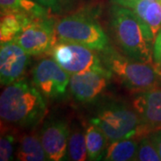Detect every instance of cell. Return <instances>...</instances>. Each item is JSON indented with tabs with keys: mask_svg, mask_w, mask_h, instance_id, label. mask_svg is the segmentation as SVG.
Segmentation results:
<instances>
[{
	"mask_svg": "<svg viewBox=\"0 0 161 161\" xmlns=\"http://www.w3.org/2000/svg\"><path fill=\"white\" fill-rule=\"evenodd\" d=\"M125 7L135 14L156 38L161 30V0H134Z\"/></svg>",
	"mask_w": 161,
	"mask_h": 161,
	"instance_id": "obj_13",
	"label": "cell"
},
{
	"mask_svg": "<svg viewBox=\"0 0 161 161\" xmlns=\"http://www.w3.org/2000/svg\"><path fill=\"white\" fill-rule=\"evenodd\" d=\"M56 37V23L46 16L35 18L14 40L29 55L37 56L50 50Z\"/></svg>",
	"mask_w": 161,
	"mask_h": 161,
	"instance_id": "obj_8",
	"label": "cell"
},
{
	"mask_svg": "<svg viewBox=\"0 0 161 161\" xmlns=\"http://www.w3.org/2000/svg\"><path fill=\"white\" fill-rule=\"evenodd\" d=\"M91 123L106 134L108 142L132 138L146 128L137 112L125 104H104L91 118Z\"/></svg>",
	"mask_w": 161,
	"mask_h": 161,
	"instance_id": "obj_4",
	"label": "cell"
},
{
	"mask_svg": "<svg viewBox=\"0 0 161 161\" xmlns=\"http://www.w3.org/2000/svg\"><path fill=\"white\" fill-rule=\"evenodd\" d=\"M30 56L14 40L2 42L0 47V82L9 85L18 80L30 64Z\"/></svg>",
	"mask_w": 161,
	"mask_h": 161,
	"instance_id": "obj_9",
	"label": "cell"
},
{
	"mask_svg": "<svg viewBox=\"0 0 161 161\" xmlns=\"http://www.w3.org/2000/svg\"><path fill=\"white\" fill-rule=\"evenodd\" d=\"M153 144L155 145L156 149L158 150L159 157L161 158V128L156 129L149 135Z\"/></svg>",
	"mask_w": 161,
	"mask_h": 161,
	"instance_id": "obj_24",
	"label": "cell"
},
{
	"mask_svg": "<svg viewBox=\"0 0 161 161\" xmlns=\"http://www.w3.org/2000/svg\"><path fill=\"white\" fill-rule=\"evenodd\" d=\"M153 59L158 66L161 67V30L156 36L153 46Z\"/></svg>",
	"mask_w": 161,
	"mask_h": 161,
	"instance_id": "obj_23",
	"label": "cell"
},
{
	"mask_svg": "<svg viewBox=\"0 0 161 161\" xmlns=\"http://www.w3.org/2000/svg\"><path fill=\"white\" fill-rule=\"evenodd\" d=\"M132 107L146 128H161V88L142 91L134 98Z\"/></svg>",
	"mask_w": 161,
	"mask_h": 161,
	"instance_id": "obj_12",
	"label": "cell"
},
{
	"mask_svg": "<svg viewBox=\"0 0 161 161\" xmlns=\"http://www.w3.org/2000/svg\"><path fill=\"white\" fill-rule=\"evenodd\" d=\"M88 159L101 160L108 147V138L97 125L91 123L85 131Z\"/></svg>",
	"mask_w": 161,
	"mask_h": 161,
	"instance_id": "obj_16",
	"label": "cell"
},
{
	"mask_svg": "<svg viewBox=\"0 0 161 161\" xmlns=\"http://www.w3.org/2000/svg\"><path fill=\"white\" fill-rule=\"evenodd\" d=\"M112 75L93 71L72 75L69 84L71 93L80 103H92L108 88Z\"/></svg>",
	"mask_w": 161,
	"mask_h": 161,
	"instance_id": "obj_10",
	"label": "cell"
},
{
	"mask_svg": "<svg viewBox=\"0 0 161 161\" xmlns=\"http://www.w3.org/2000/svg\"><path fill=\"white\" fill-rule=\"evenodd\" d=\"M68 156L75 161H84L88 158L85 133L80 130H74L68 141Z\"/></svg>",
	"mask_w": 161,
	"mask_h": 161,
	"instance_id": "obj_19",
	"label": "cell"
},
{
	"mask_svg": "<svg viewBox=\"0 0 161 161\" xmlns=\"http://www.w3.org/2000/svg\"><path fill=\"white\" fill-rule=\"evenodd\" d=\"M18 160L44 161L48 160L40 138L36 135H25L21 140L16 154Z\"/></svg>",
	"mask_w": 161,
	"mask_h": 161,
	"instance_id": "obj_17",
	"label": "cell"
},
{
	"mask_svg": "<svg viewBox=\"0 0 161 161\" xmlns=\"http://www.w3.org/2000/svg\"><path fill=\"white\" fill-rule=\"evenodd\" d=\"M101 57L104 65L132 91L155 88L161 79L160 67L125 58L109 47L101 51Z\"/></svg>",
	"mask_w": 161,
	"mask_h": 161,
	"instance_id": "obj_3",
	"label": "cell"
},
{
	"mask_svg": "<svg viewBox=\"0 0 161 161\" xmlns=\"http://www.w3.org/2000/svg\"><path fill=\"white\" fill-rule=\"evenodd\" d=\"M40 5L55 13H61L67 9L72 0H35Z\"/></svg>",
	"mask_w": 161,
	"mask_h": 161,
	"instance_id": "obj_22",
	"label": "cell"
},
{
	"mask_svg": "<svg viewBox=\"0 0 161 161\" xmlns=\"http://www.w3.org/2000/svg\"><path fill=\"white\" fill-rule=\"evenodd\" d=\"M71 75L54 59H43L36 64L32 72L34 86L47 98H61L65 95Z\"/></svg>",
	"mask_w": 161,
	"mask_h": 161,
	"instance_id": "obj_7",
	"label": "cell"
},
{
	"mask_svg": "<svg viewBox=\"0 0 161 161\" xmlns=\"http://www.w3.org/2000/svg\"><path fill=\"white\" fill-rule=\"evenodd\" d=\"M35 18L38 17H34L21 12H1V22H0L1 43L14 40Z\"/></svg>",
	"mask_w": 161,
	"mask_h": 161,
	"instance_id": "obj_14",
	"label": "cell"
},
{
	"mask_svg": "<svg viewBox=\"0 0 161 161\" xmlns=\"http://www.w3.org/2000/svg\"><path fill=\"white\" fill-rule=\"evenodd\" d=\"M50 50L53 59L71 75L90 71L113 75L95 50L83 45L58 40Z\"/></svg>",
	"mask_w": 161,
	"mask_h": 161,
	"instance_id": "obj_6",
	"label": "cell"
},
{
	"mask_svg": "<svg viewBox=\"0 0 161 161\" xmlns=\"http://www.w3.org/2000/svg\"><path fill=\"white\" fill-rule=\"evenodd\" d=\"M134 0H111V2L115 5H118V6H127L130 3L133 2Z\"/></svg>",
	"mask_w": 161,
	"mask_h": 161,
	"instance_id": "obj_25",
	"label": "cell"
},
{
	"mask_svg": "<svg viewBox=\"0 0 161 161\" xmlns=\"http://www.w3.org/2000/svg\"><path fill=\"white\" fill-rule=\"evenodd\" d=\"M110 23L115 39L127 57L152 64L155 37L131 9L114 4Z\"/></svg>",
	"mask_w": 161,
	"mask_h": 161,
	"instance_id": "obj_2",
	"label": "cell"
},
{
	"mask_svg": "<svg viewBox=\"0 0 161 161\" xmlns=\"http://www.w3.org/2000/svg\"><path fill=\"white\" fill-rule=\"evenodd\" d=\"M2 11L21 12L34 17L47 16V8L35 0H0Z\"/></svg>",
	"mask_w": 161,
	"mask_h": 161,
	"instance_id": "obj_18",
	"label": "cell"
},
{
	"mask_svg": "<svg viewBox=\"0 0 161 161\" xmlns=\"http://www.w3.org/2000/svg\"><path fill=\"white\" fill-rule=\"evenodd\" d=\"M139 144L132 138L110 142L108 145L103 159L108 161L136 160Z\"/></svg>",
	"mask_w": 161,
	"mask_h": 161,
	"instance_id": "obj_15",
	"label": "cell"
},
{
	"mask_svg": "<svg viewBox=\"0 0 161 161\" xmlns=\"http://www.w3.org/2000/svg\"><path fill=\"white\" fill-rule=\"evenodd\" d=\"M14 136L5 134L0 139V160L8 161L13 159V153L14 148Z\"/></svg>",
	"mask_w": 161,
	"mask_h": 161,
	"instance_id": "obj_21",
	"label": "cell"
},
{
	"mask_svg": "<svg viewBox=\"0 0 161 161\" xmlns=\"http://www.w3.org/2000/svg\"><path fill=\"white\" fill-rule=\"evenodd\" d=\"M58 40L80 44L101 52L108 47V38L93 18L84 14H75L56 23Z\"/></svg>",
	"mask_w": 161,
	"mask_h": 161,
	"instance_id": "obj_5",
	"label": "cell"
},
{
	"mask_svg": "<svg viewBox=\"0 0 161 161\" xmlns=\"http://www.w3.org/2000/svg\"><path fill=\"white\" fill-rule=\"evenodd\" d=\"M136 160L140 161H159V154L150 138L144 137L141 140L138 147Z\"/></svg>",
	"mask_w": 161,
	"mask_h": 161,
	"instance_id": "obj_20",
	"label": "cell"
},
{
	"mask_svg": "<svg viewBox=\"0 0 161 161\" xmlns=\"http://www.w3.org/2000/svg\"><path fill=\"white\" fill-rule=\"evenodd\" d=\"M47 104L42 93L26 80L6 85L0 96V116L6 123L33 127L44 118Z\"/></svg>",
	"mask_w": 161,
	"mask_h": 161,
	"instance_id": "obj_1",
	"label": "cell"
},
{
	"mask_svg": "<svg viewBox=\"0 0 161 161\" xmlns=\"http://www.w3.org/2000/svg\"><path fill=\"white\" fill-rule=\"evenodd\" d=\"M69 136V128L64 120L52 119L45 123L41 129L40 138L48 160L65 159Z\"/></svg>",
	"mask_w": 161,
	"mask_h": 161,
	"instance_id": "obj_11",
	"label": "cell"
}]
</instances>
